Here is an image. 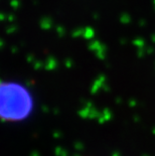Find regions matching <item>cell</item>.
Segmentation results:
<instances>
[{"label": "cell", "instance_id": "1", "mask_svg": "<svg viewBox=\"0 0 155 156\" xmlns=\"http://www.w3.org/2000/svg\"><path fill=\"white\" fill-rule=\"evenodd\" d=\"M32 109L29 92L21 85L0 80V120L15 122L26 118Z\"/></svg>", "mask_w": 155, "mask_h": 156}]
</instances>
